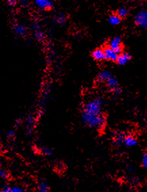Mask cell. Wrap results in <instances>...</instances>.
Instances as JSON below:
<instances>
[{
  "label": "cell",
  "instance_id": "1",
  "mask_svg": "<svg viewBox=\"0 0 147 192\" xmlns=\"http://www.w3.org/2000/svg\"><path fill=\"white\" fill-rule=\"evenodd\" d=\"M103 100L96 97L85 104L82 111V119L84 123L91 128L102 130L105 126L106 118L102 112Z\"/></svg>",
  "mask_w": 147,
  "mask_h": 192
},
{
  "label": "cell",
  "instance_id": "2",
  "mask_svg": "<svg viewBox=\"0 0 147 192\" xmlns=\"http://www.w3.org/2000/svg\"><path fill=\"white\" fill-rule=\"evenodd\" d=\"M135 23L142 29L147 28V10H141L136 14L134 18Z\"/></svg>",
  "mask_w": 147,
  "mask_h": 192
},
{
  "label": "cell",
  "instance_id": "3",
  "mask_svg": "<svg viewBox=\"0 0 147 192\" xmlns=\"http://www.w3.org/2000/svg\"><path fill=\"white\" fill-rule=\"evenodd\" d=\"M109 47L119 54L122 52V40L120 37L117 36L113 37L109 43Z\"/></svg>",
  "mask_w": 147,
  "mask_h": 192
},
{
  "label": "cell",
  "instance_id": "4",
  "mask_svg": "<svg viewBox=\"0 0 147 192\" xmlns=\"http://www.w3.org/2000/svg\"><path fill=\"white\" fill-rule=\"evenodd\" d=\"M35 4L37 8L42 10L52 9L54 6V2L50 0H37L35 2Z\"/></svg>",
  "mask_w": 147,
  "mask_h": 192
},
{
  "label": "cell",
  "instance_id": "5",
  "mask_svg": "<svg viewBox=\"0 0 147 192\" xmlns=\"http://www.w3.org/2000/svg\"><path fill=\"white\" fill-rule=\"evenodd\" d=\"M104 52H105V59L111 61H117L118 58V54L115 51L112 50L111 48L109 47H106L103 49Z\"/></svg>",
  "mask_w": 147,
  "mask_h": 192
},
{
  "label": "cell",
  "instance_id": "6",
  "mask_svg": "<svg viewBox=\"0 0 147 192\" xmlns=\"http://www.w3.org/2000/svg\"><path fill=\"white\" fill-rule=\"evenodd\" d=\"M130 59L131 56L128 52H122L118 55L117 62L119 65H124L130 60Z\"/></svg>",
  "mask_w": 147,
  "mask_h": 192
},
{
  "label": "cell",
  "instance_id": "7",
  "mask_svg": "<svg viewBox=\"0 0 147 192\" xmlns=\"http://www.w3.org/2000/svg\"><path fill=\"white\" fill-rule=\"evenodd\" d=\"M13 31L17 36L21 37L25 36L27 33V28L20 24H14L13 26Z\"/></svg>",
  "mask_w": 147,
  "mask_h": 192
},
{
  "label": "cell",
  "instance_id": "8",
  "mask_svg": "<svg viewBox=\"0 0 147 192\" xmlns=\"http://www.w3.org/2000/svg\"><path fill=\"white\" fill-rule=\"evenodd\" d=\"M92 56L95 60L99 61H101L104 59H105V52H104L103 49L101 48H97L95 50H94L93 52L92 53Z\"/></svg>",
  "mask_w": 147,
  "mask_h": 192
},
{
  "label": "cell",
  "instance_id": "9",
  "mask_svg": "<svg viewBox=\"0 0 147 192\" xmlns=\"http://www.w3.org/2000/svg\"><path fill=\"white\" fill-rule=\"evenodd\" d=\"M137 143H138V141L134 136L132 135L125 136L123 144H124L126 147H134V146H136Z\"/></svg>",
  "mask_w": 147,
  "mask_h": 192
},
{
  "label": "cell",
  "instance_id": "10",
  "mask_svg": "<svg viewBox=\"0 0 147 192\" xmlns=\"http://www.w3.org/2000/svg\"><path fill=\"white\" fill-rule=\"evenodd\" d=\"M35 118L33 115H29L27 118V132L28 135H31L33 133V129L35 125Z\"/></svg>",
  "mask_w": 147,
  "mask_h": 192
},
{
  "label": "cell",
  "instance_id": "11",
  "mask_svg": "<svg viewBox=\"0 0 147 192\" xmlns=\"http://www.w3.org/2000/svg\"><path fill=\"white\" fill-rule=\"evenodd\" d=\"M125 138V135L122 132H118L114 136V143L117 146H119V145L123 144L124 142V139Z\"/></svg>",
  "mask_w": 147,
  "mask_h": 192
},
{
  "label": "cell",
  "instance_id": "12",
  "mask_svg": "<svg viewBox=\"0 0 147 192\" xmlns=\"http://www.w3.org/2000/svg\"><path fill=\"white\" fill-rule=\"evenodd\" d=\"M106 83L107 84L109 88L112 90V91L115 88H116L117 87H118V81L116 78L113 76L109 78V79L106 81Z\"/></svg>",
  "mask_w": 147,
  "mask_h": 192
},
{
  "label": "cell",
  "instance_id": "13",
  "mask_svg": "<svg viewBox=\"0 0 147 192\" xmlns=\"http://www.w3.org/2000/svg\"><path fill=\"white\" fill-rule=\"evenodd\" d=\"M111 77H112L111 72L107 70H103L102 71H100L99 75V79L100 81H106Z\"/></svg>",
  "mask_w": 147,
  "mask_h": 192
},
{
  "label": "cell",
  "instance_id": "14",
  "mask_svg": "<svg viewBox=\"0 0 147 192\" xmlns=\"http://www.w3.org/2000/svg\"><path fill=\"white\" fill-rule=\"evenodd\" d=\"M109 22L112 25H117L121 22V18L117 14H113L109 16Z\"/></svg>",
  "mask_w": 147,
  "mask_h": 192
},
{
  "label": "cell",
  "instance_id": "15",
  "mask_svg": "<svg viewBox=\"0 0 147 192\" xmlns=\"http://www.w3.org/2000/svg\"><path fill=\"white\" fill-rule=\"evenodd\" d=\"M37 190H38L39 192H49V186L44 181L39 183V184L37 185Z\"/></svg>",
  "mask_w": 147,
  "mask_h": 192
},
{
  "label": "cell",
  "instance_id": "16",
  "mask_svg": "<svg viewBox=\"0 0 147 192\" xmlns=\"http://www.w3.org/2000/svg\"><path fill=\"white\" fill-rule=\"evenodd\" d=\"M41 152L42 154H44V155L45 156H50L53 154V150L50 147H42L41 148Z\"/></svg>",
  "mask_w": 147,
  "mask_h": 192
},
{
  "label": "cell",
  "instance_id": "17",
  "mask_svg": "<svg viewBox=\"0 0 147 192\" xmlns=\"http://www.w3.org/2000/svg\"><path fill=\"white\" fill-rule=\"evenodd\" d=\"M117 14L120 17L121 19L125 18V17L127 16V14H128V10H127L126 8L122 7L118 9Z\"/></svg>",
  "mask_w": 147,
  "mask_h": 192
},
{
  "label": "cell",
  "instance_id": "18",
  "mask_svg": "<svg viewBox=\"0 0 147 192\" xmlns=\"http://www.w3.org/2000/svg\"><path fill=\"white\" fill-rule=\"evenodd\" d=\"M66 20H67V17L64 14H59L58 16H56V21L60 25L65 24Z\"/></svg>",
  "mask_w": 147,
  "mask_h": 192
},
{
  "label": "cell",
  "instance_id": "19",
  "mask_svg": "<svg viewBox=\"0 0 147 192\" xmlns=\"http://www.w3.org/2000/svg\"><path fill=\"white\" fill-rule=\"evenodd\" d=\"M35 37L37 39L40 41L44 40L45 38V36L43 32L39 29V28H37L35 31Z\"/></svg>",
  "mask_w": 147,
  "mask_h": 192
},
{
  "label": "cell",
  "instance_id": "20",
  "mask_svg": "<svg viewBox=\"0 0 147 192\" xmlns=\"http://www.w3.org/2000/svg\"><path fill=\"white\" fill-rule=\"evenodd\" d=\"M0 177L2 179H6L9 177V173L6 170L0 168Z\"/></svg>",
  "mask_w": 147,
  "mask_h": 192
},
{
  "label": "cell",
  "instance_id": "21",
  "mask_svg": "<svg viewBox=\"0 0 147 192\" xmlns=\"http://www.w3.org/2000/svg\"><path fill=\"white\" fill-rule=\"evenodd\" d=\"M142 166L147 169V153L144 154L142 158Z\"/></svg>",
  "mask_w": 147,
  "mask_h": 192
},
{
  "label": "cell",
  "instance_id": "22",
  "mask_svg": "<svg viewBox=\"0 0 147 192\" xmlns=\"http://www.w3.org/2000/svg\"><path fill=\"white\" fill-rule=\"evenodd\" d=\"M10 192H24V190L21 187H14L10 188Z\"/></svg>",
  "mask_w": 147,
  "mask_h": 192
},
{
  "label": "cell",
  "instance_id": "23",
  "mask_svg": "<svg viewBox=\"0 0 147 192\" xmlns=\"http://www.w3.org/2000/svg\"><path fill=\"white\" fill-rule=\"evenodd\" d=\"M7 4L10 6H14L17 4V2L16 0H10V1L7 2Z\"/></svg>",
  "mask_w": 147,
  "mask_h": 192
},
{
  "label": "cell",
  "instance_id": "24",
  "mask_svg": "<svg viewBox=\"0 0 147 192\" xmlns=\"http://www.w3.org/2000/svg\"><path fill=\"white\" fill-rule=\"evenodd\" d=\"M15 136V132L13 130H10V131L7 132V136L9 138H13Z\"/></svg>",
  "mask_w": 147,
  "mask_h": 192
},
{
  "label": "cell",
  "instance_id": "25",
  "mask_svg": "<svg viewBox=\"0 0 147 192\" xmlns=\"http://www.w3.org/2000/svg\"><path fill=\"white\" fill-rule=\"evenodd\" d=\"M113 92L115 94H119L121 92H122V90H121V88H119V86H118V87H117L116 88H115L114 90H113Z\"/></svg>",
  "mask_w": 147,
  "mask_h": 192
},
{
  "label": "cell",
  "instance_id": "26",
  "mask_svg": "<svg viewBox=\"0 0 147 192\" xmlns=\"http://www.w3.org/2000/svg\"><path fill=\"white\" fill-rule=\"evenodd\" d=\"M0 192H10V188L8 187V186H5L4 188L0 190Z\"/></svg>",
  "mask_w": 147,
  "mask_h": 192
},
{
  "label": "cell",
  "instance_id": "27",
  "mask_svg": "<svg viewBox=\"0 0 147 192\" xmlns=\"http://www.w3.org/2000/svg\"><path fill=\"white\" fill-rule=\"evenodd\" d=\"M22 123V121L20 120V119H18V120H17L15 121V122H14V126H15V127H18Z\"/></svg>",
  "mask_w": 147,
  "mask_h": 192
},
{
  "label": "cell",
  "instance_id": "28",
  "mask_svg": "<svg viewBox=\"0 0 147 192\" xmlns=\"http://www.w3.org/2000/svg\"><path fill=\"white\" fill-rule=\"evenodd\" d=\"M2 152V144H1V142H0V152Z\"/></svg>",
  "mask_w": 147,
  "mask_h": 192
},
{
  "label": "cell",
  "instance_id": "29",
  "mask_svg": "<svg viewBox=\"0 0 147 192\" xmlns=\"http://www.w3.org/2000/svg\"><path fill=\"white\" fill-rule=\"evenodd\" d=\"M145 125H146V126L147 127V118L145 120Z\"/></svg>",
  "mask_w": 147,
  "mask_h": 192
}]
</instances>
